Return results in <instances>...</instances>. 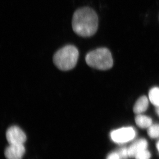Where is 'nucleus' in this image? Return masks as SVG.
Here are the masks:
<instances>
[{
  "label": "nucleus",
  "mask_w": 159,
  "mask_h": 159,
  "mask_svg": "<svg viewBox=\"0 0 159 159\" xmlns=\"http://www.w3.org/2000/svg\"><path fill=\"white\" fill-rule=\"evenodd\" d=\"M117 152L119 154L120 159H127L129 157L128 148L123 147L119 148Z\"/></svg>",
  "instance_id": "ddd939ff"
},
{
  "label": "nucleus",
  "mask_w": 159,
  "mask_h": 159,
  "mask_svg": "<svg viewBox=\"0 0 159 159\" xmlns=\"http://www.w3.org/2000/svg\"><path fill=\"white\" fill-rule=\"evenodd\" d=\"M148 98L145 96L139 98L136 102L134 107V113L139 115L144 112L148 108Z\"/></svg>",
  "instance_id": "6e6552de"
},
{
  "label": "nucleus",
  "mask_w": 159,
  "mask_h": 159,
  "mask_svg": "<svg viewBox=\"0 0 159 159\" xmlns=\"http://www.w3.org/2000/svg\"><path fill=\"white\" fill-rule=\"evenodd\" d=\"M106 159H120L119 154L117 151L111 152L107 157Z\"/></svg>",
  "instance_id": "4468645a"
},
{
  "label": "nucleus",
  "mask_w": 159,
  "mask_h": 159,
  "mask_svg": "<svg viewBox=\"0 0 159 159\" xmlns=\"http://www.w3.org/2000/svg\"><path fill=\"white\" fill-rule=\"evenodd\" d=\"M6 137L9 145H24L27 140L26 134L16 125L11 126L7 129Z\"/></svg>",
  "instance_id": "39448f33"
},
{
  "label": "nucleus",
  "mask_w": 159,
  "mask_h": 159,
  "mask_svg": "<svg viewBox=\"0 0 159 159\" xmlns=\"http://www.w3.org/2000/svg\"><path fill=\"white\" fill-rule=\"evenodd\" d=\"M136 136L135 129L132 127H125L113 130L110 134L111 139L117 144H124L133 140Z\"/></svg>",
  "instance_id": "20e7f679"
},
{
  "label": "nucleus",
  "mask_w": 159,
  "mask_h": 159,
  "mask_svg": "<svg viewBox=\"0 0 159 159\" xmlns=\"http://www.w3.org/2000/svg\"><path fill=\"white\" fill-rule=\"evenodd\" d=\"M149 100L155 106H159V88L154 87L151 89L148 93Z\"/></svg>",
  "instance_id": "9d476101"
},
{
  "label": "nucleus",
  "mask_w": 159,
  "mask_h": 159,
  "mask_svg": "<svg viewBox=\"0 0 159 159\" xmlns=\"http://www.w3.org/2000/svg\"><path fill=\"white\" fill-rule=\"evenodd\" d=\"M79 55V51L75 46L68 45L55 53L53 56V62L60 70H70L77 65Z\"/></svg>",
  "instance_id": "f03ea898"
},
{
  "label": "nucleus",
  "mask_w": 159,
  "mask_h": 159,
  "mask_svg": "<svg viewBox=\"0 0 159 159\" xmlns=\"http://www.w3.org/2000/svg\"><path fill=\"white\" fill-rule=\"evenodd\" d=\"M156 146L157 149V150L159 152V141H158V142H157Z\"/></svg>",
  "instance_id": "dca6fc26"
},
{
  "label": "nucleus",
  "mask_w": 159,
  "mask_h": 159,
  "mask_svg": "<svg viewBox=\"0 0 159 159\" xmlns=\"http://www.w3.org/2000/svg\"><path fill=\"white\" fill-rule=\"evenodd\" d=\"M156 112L157 113V115H158L159 116V106L156 107Z\"/></svg>",
  "instance_id": "2eb2a0df"
},
{
  "label": "nucleus",
  "mask_w": 159,
  "mask_h": 159,
  "mask_svg": "<svg viewBox=\"0 0 159 159\" xmlns=\"http://www.w3.org/2000/svg\"><path fill=\"white\" fill-rule=\"evenodd\" d=\"M151 156L150 152L146 149L138 152L134 158L135 159H150Z\"/></svg>",
  "instance_id": "f8f14e48"
},
{
  "label": "nucleus",
  "mask_w": 159,
  "mask_h": 159,
  "mask_svg": "<svg viewBox=\"0 0 159 159\" xmlns=\"http://www.w3.org/2000/svg\"><path fill=\"white\" fill-rule=\"evenodd\" d=\"M148 134L150 138L152 139L159 138V124H152L148 128Z\"/></svg>",
  "instance_id": "9b49d317"
},
{
  "label": "nucleus",
  "mask_w": 159,
  "mask_h": 159,
  "mask_svg": "<svg viewBox=\"0 0 159 159\" xmlns=\"http://www.w3.org/2000/svg\"><path fill=\"white\" fill-rule=\"evenodd\" d=\"M88 65L97 70H109L112 67L113 60L109 50L106 48H99L91 51L86 55Z\"/></svg>",
  "instance_id": "7ed1b4c3"
},
{
  "label": "nucleus",
  "mask_w": 159,
  "mask_h": 159,
  "mask_svg": "<svg viewBox=\"0 0 159 159\" xmlns=\"http://www.w3.org/2000/svg\"><path fill=\"white\" fill-rule=\"evenodd\" d=\"M25 153L24 145H9L5 150L7 159H22Z\"/></svg>",
  "instance_id": "423d86ee"
},
{
  "label": "nucleus",
  "mask_w": 159,
  "mask_h": 159,
  "mask_svg": "<svg viewBox=\"0 0 159 159\" xmlns=\"http://www.w3.org/2000/svg\"><path fill=\"white\" fill-rule=\"evenodd\" d=\"M98 23V16L93 9L89 7H83L74 12L72 18V28L79 36L91 37L97 32Z\"/></svg>",
  "instance_id": "f257e3e1"
},
{
  "label": "nucleus",
  "mask_w": 159,
  "mask_h": 159,
  "mask_svg": "<svg viewBox=\"0 0 159 159\" xmlns=\"http://www.w3.org/2000/svg\"><path fill=\"white\" fill-rule=\"evenodd\" d=\"M148 145V142L145 139H140L137 140L128 148L129 157H135L138 152L147 149Z\"/></svg>",
  "instance_id": "0eeeda50"
},
{
  "label": "nucleus",
  "mask_w": 159,
  "mask_h": 159,
  "mask_svg": "<svg viewBox=\"0 0 159 159\" xmlns=\"http://www.w3.org/2000/svg\"><path fill=\"white\" fill-rule=\"evenodd\" d=\"M135 120L137 125L142 129L148 128L152 124V119L150 117L142 114L137 115Z\"/></svg>",
  "instance_id": "1a4fd4ad"
}]
</instances>
